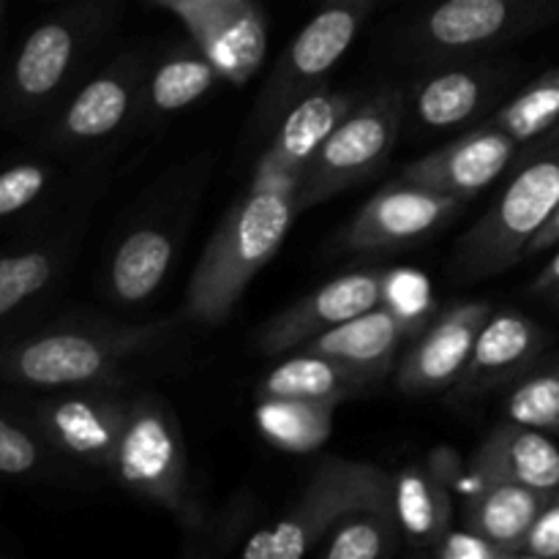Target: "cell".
<instances>
[{"label":"cell","mask_w":559,"mask_h":559,"mask_svg":"<svg viewBox=\"0 0 559 559\" xmlns=\"http://www.w3.org/2000/svg\"><path fill=\"white\" fill-rule=\"evenodd\" d=\"M295 186L251 183L207 240L186 287V317L224 325L246 287L276 257L298 216Z\"/></svg>","instance_id":"cell-1"},{"label":"cell","mask_w":559,"mask_h":559,"mask_svg":"<svg viewBox=\"0 0 559 559\" xmlns=\"http://www.w3.org/2000/svg\"><path fill=\"white\" fill-rule=\"evenodd\" d=\"M175 322L145 325H60L0 344V382L41 391L102 388L120 369L173 333Z\"/></svg>","instance_id":"cell-2"},{"label":"cell","mask_w":559,"mask_h":559,"mask_svg":"<svg viewBox=\"0 0 559 559\" xmlns=\"http://www.w3.org/2000/svg\"><path fill=\"white\" fill-rule=\"evenodd\" d=\"M559 205V136L530 142L522 169L500 200L462 235L453 265L464 278H491L527 254L530 240Z\"/></svg>","instance_id":"cell-3"},{"label":"cell","mask_w":559,"mask_h":559,"mask_svg":"<svg viewBox=\"0 0 559 559\" xmlns=\"http://www.w3.org/2000/svg\"><path fill=\"white\" fill-rule=\"evenodd\" d=\"M364 508H393V475L369 462L328 456L293 506L246 540V559H298L314 555L317 546L349 513Z\"/></svg>","instance_id":"cell-4"},{"label":"cell","mask_w":559,"mask_h":559,"mask_svg":"<svg viewBox=\"0 0 559 559\" xmlns=\"http://www.w3.org/2000/svg\"><path fill=\"white\" fill-rule=\"evenodd\" d=\"M126 491L178 519H189V456L178 415L153 393L131 399L112 467Z\"/></svg>","instance_id":"cell-5"},{"label":"cell","mask_w":559,"mask_h":559,"mask_svg":"<svg viewBox=\"0 0 559 559\" xmlns=\"http://www.w3.org/2000/svg\"><path fill=\"white\" fill-rule=\"evenodd\" d=\"M404 107L407 98L399 87H382L380 93L360 102L322 142L317 156L300 175L295 186L298 211H311L382 169L396 147Z\"/></svg>","instance_id":"cell-6"},{"label":"cell","mask_w":559,"mask_h":559,"mask_svg":"<svg viewBox=\"0 0 559 559\" xmlns=\"http://www.w3.org/2000/svg\"><path fill=\"white\" fill-rule=\"evenodd\" d=\"M374 5L369 0H325L293 38L267 76L254 112V131L276 129L284 115L309 93L325 85L333 66L344 58Z\"/></svg>","instance_id":"cell-7"},{"label":"cell","mask_w":559,"mask_h":559,"mask_svg":"<svg viewBox=\"0 0 559 559\" xmlns=\"http://www.w3.org/2000/svg\"><path fill=\"white\" fill-rule=\"evenodd\" d=\"M559 22V0H442L420 20L415 47L467 55Z\"/></svg>","instance_id":"cell-8"},{"label":"cell","mask_w":559,"mask_h":559,"mask_svg":"<svg viewBox=\"0 0 559 559\" xmlns=\"http://www.w3.org/2000/svg\"><path fill=\"white\" fill-rule=\"evenodd\" d=\"M388 271H353L322 284L314 293L295 300L257 331L254 347L262 355H282L300 349L311 338L344 325L353 317L374 309L385 298Z\"/></svg>","instance_id":"cell-9"},{"label":"cell","mask_w":559,"mask_h":559,"mask_svg":"<svg viewBox=\"0 0 559 559\" xmlns=\"http://www.w3.org/2000/svg\"><path fill=\"white\" fill-rule=\"evenodd\" d=\"M91 20V9H74L27 33L5 76V107L11 112L25 115L52 102L80 60Z\"/></svg>","instance_id":"cell-10"},{"label":"cell","mask_w":559,"mask_h":559,"mask_svg":"<svg viewBox=\"0 0 559 559\" xmlns=\"http://www.w3.org/2000/svg\"><path fill=\"white\" fill-rule=\"evenodd\" d=\"M491 317V306L467 300L431 317L396 366V385L409 396H429L453 388L467 366L480 328Z\"/></svg>","instance_id":"cell-11"},{"label":"cell","mask_w":559,"mask_h":559,"mask_svg":"<svg viewBox=\"0 0 559 559\" xmlns=\"http://www.w3.org/2000/svg\"><path fill=\"white\" fill-rule=\"evenodd\" d=\"M464 202L399 178L377 191L342 233V246L355 254L396 249L435 233Z\"/></svg>","instance_id":"cell-12"},{"label":"cell","mask_w":559,"mask_h":559,"mask_svg":"<svg viewBox=\"0 0 559 559\" xmlns=\"http://www.w3.org/2000/svg\"><path fill=\"white\" fill-rule=\"evenodd\" d=\"M129 402L98 388H76L63 396L38 402L33 409L36 429L55 451L93 464L112 467Z\"/></svg>","instance_id":"cell-13"},{"label":"cell","mask_w":559,"mask_h":559,"mask_svg":"<svg viewBox=\"0 0 559 559\" xmlns=\"http://www.w3.org/2000/svg\"><path fill=\"white\" fill-rule=\"evenodd\" d=\"M358 104V93L353 91H331L322 85L309 93L273 129L271 142L260 153L251 183L298 186L300 175L306 173L322 142Z\"/></svg>","instance_id":"cell-14"},{"label":"cell","mask_w":559,"mask_h":559,"mask_svg":"<svg viewBox=\"0 0 559 559\" xmlns=\"http://www.w3.org/2000/svg\"><path fill=\"white\" fill-rule=\"evenodd\" d=\"M183 22L191 44L218 69L224 82L246 85L267 49L265 14L254 0H202Z\"/></svg>","instance_id":"cell-15"},{"label":"cell","mask_w":559,"mask_h":559,"mask_svg":"<svg viewBox=\"0 0 559 559\" xmlns=\"http://www.w3.org/2000/svg\"><path fill=\"white\" fill-rule=\"evenodd\" d=\"M516 151L519 142L513 136L480 123L478 129L459 136L451 145L407 164L399 178L426 186V189L453 197L459 202H467L506 173Z\"/></svg>","instance_id":"cell-16"},{"label":"cell","mask_w":559,"mask_h":559,"mask_svg":"<svg viewBox=\"0 0 559 559\" xmlns=\"http://www.w3.org/2000/svg\"><path fill=\"white\" fill-rule=\"evenodd\" d=\"M546 347H549V333L527 314L511 309L491 311L475 338V347L462 377L453 385V393L459 399L486 396L527 371Z\"/></svg>","instance_id":"cell-17"},{"label":"cell","mask_w":559,"mask_h":559,"mask_svg":"<svg viewBox=\"0 0 559 559\" xmlns=\"http://www.w3.org/2000/svg\"><path fill=\"white\" fill-rule=\"evenodd\" d=\"M142 69L134 60H120L82 85L66 104L55 140L60 145H93L112 136L140 109Z\"/></svg>","instance_id":"cell-18"},{"label":"cell","mask_w":559,"mask_h":559,"mask_svg":"<svg viewBox=\"0 0 559 559\" xmlns=\"http://www.w3.org/2000/svg\"><path fill=\"white\" fill-rule=\"evenodd\" d=\"M469 480H511L530 489L555 491L559 486V445L546 431L511 420L486 435L469 456Z\"/></svg>","instance_id":"cell-19"},{"label":"cell","mask_w":559,"mask_h":559,"mask_svg":"<svg viewBox=\"0 0 559 559\" xmlns=\"http://www.w3.org/2000/svg\"><path fill=\"white\" fill-rule=\"evenodd\" d=\"M420 328H424L420 322L409 320V317H404L393 306L380 304L374 309L364 311V314L353 317L344 325L311 338L300 349L331 355V358L342 360V364L353 366V369L366 371L374 380H382L391 371V366L396 364L402 344L413 338Z\"/></svg>","instance_id":"cell-20"},{"label":"cell","mask_w":559,"mask_h":559,"mask_svg":"<svg viewBox=\"0 0 559 559\" xmlns=\"http://www.w3.org/2000/svg\"><path fill=\"white\" fill-rule=\"evenodd\" d=\"M549 495L551 491L530 489L511 480H473L464 491L462 524L506 549L513 559H522L530 530Z\"/></svg>","instance_id":"cell-21"},{"label":"cell","mask_w":559,"mask_h":559,"mask_svg":"<svg viewBox=\"0 0 559 559\" xmlns=\"http://www.w3.org/2000/svg\"><path fill=\"white\" fill-rule=\"evenodd\" d=\"M393 511L402 538L415 549H435L453 527L451 480L440 464H404L393 475Z\"/></svg>","instance_id":"cell-22"},{"label":"cell","mask_w":559,"mask_h":559,"mask_svg":"<svg viewBox=\"0 0 559 559\" xmlns=\"http://www.w3.org/2000/svg\"><path fill=\"white\" fill-rule=\"evenodd\" d=\"M377 382L366 371L353 369L331 355L300 349L293 358L273 366L257 385V396L278 399H309V402L342 404L358 393L369 391Z\"/></svg>","instance_id":"cell-23"},{"label":"cell","mask_w":559,"mask_h":559,"mask_svg":"<svg viewBox=\"0 0 559 559\" xmlns=\"http://www.w3.org/2000/svg\"><path fill=\"white\" fill-rule=\"evenodd\" d=\"M175 257V240L162 227H140L120 240L109 262V293L120 304H142L167 278Z\"/></svg>","instance_id":"cell-24"},{"label":"cell","mask_w":559,"mask_h":559,"mask_svg":"<svg viewBox=\"0 0 559 559\" xmlns=\"http://www.w3.org/2000/svg\"><path fill=\"white\" fill-rule=\"evenodd\" d=\"M491 69H451L429 76L415 93V115L429 129H453L467 123L486 107L500 85Z\"/></svg>","instance_id":"cell-25"},{"label":"cell","mask_w":559,"mask_h":559,"mask_svg":"<svg viewBox=\"0 0 559 559\" xmlns=\"http://www.w3.org/2000/svg\"><path fill=\"white\" fill-rule=\"evenodd\" d=\"M218 80H222L218 69L194 44L175 49L142 82L140 109L151 115L180 112L207 96Z\"/></svg>","instance_id":"cell-26"},{"label":"cell","mask_w":559,"mask_h":559,"mask_svg":"<svg viewBox=\"0 0 559 559\" xmlns=\"http://www.w3.org/2000/svg\"><path fill=\"white\" fill-rule=\"evenodd\" d=\"M338 404L309 402V399L260 396L257 402V429L273 448L287 453L320 451L333 429V413Z\"/></svg>","instance_id":"cell-27"},{"label":"cell","mask_w":559,"mask_h":559,"mask_svg":"<svg viewBox=\"0 0 559 559\" xmlns=\"http://www.w3.org/2000/svg\"><path fill=\"white\" fill-rule=\"evenodd\" d=\"M66 257V246L60 243L0 254V328L52 287Z\"/></svg>","instance_id":"cell-28"},{"label":"cell","mask_w":559,"mask_h":559,"mask_svg":"<svg viewBox=\"0 0 559 559\" xmlns=\"http://www.w3.org/2000/svg\"><path fill=\"white\" fill-rule=\"evenodd\" d=\"M402 540L393 508H364L342 519L314 555L322 559H382L396 555Z\"/></svg>","instance_id":"cell-29"},{"label":"cell","mask_w":559,"mask_h":559,"mask_svg":"<svg viewBox=\"0 0 559 559\" xmlns=\"http://www.w3.org/2000/svg\"><path fill=\"white\" fill-rule=\"evenodd\" d=\"M559 123V69H549L538 80L530 82L519 96L502 104L484 126L506 131L519 145L540 140Z\"/></svg>","instance_id":"cell-30"},{"label":"cell","mask_w":559,"mask_h":559,"mask_svg":"<svg viewBox=\"0 0 559 559\" xmlns=\"http://www.w3.org/2000/svg\"><path fill=\"white\" fill-rule=\"evenodd\" d=\"M508 418L540 431H559V366L530 374L506 402Z\"/></svg>","instance_id":"cell-31"},{"label":"cell","mask_w":559,"mask_h":559,"mask_svg":"<svg viewBox=\"0 0 559 559\" xmlns=\"http://www.w3.org/2000/svg\"><path fill=\"white\" fill-rule=\"evenodd\" d=\"M47 437L38 429H27L20 420L0 413V475L5 478H36L52 464Z\"/></svg>","instance_id":"cell-32"},{"label":"cell","mask_w":559,"mask_h":559,"mask_svg":"<svg viewBox=\"0 0 559 559\" xmlns=\"http://www.w3.org/2000/svg\"><path fill=\"white\" fill-rule=\"evenodd\" d=\"M52 169L38 162L11 164L0 173V222L31 207L47 191Z\"/></svg>","instance_id":"cell-33"},{"label":"cell","mask_w":559,"mask_h":559,"mask_svg":"<svg viewBox=\"0 0 559 559\" xmlns=\"http://www.w3.org/2000/svg\"><path fill=\"white\" fill-rule=\"evenodd\" d=\"M382 304L393 306V309L402 311L409 320L420 322V325H426L435 317V311H431V287L424 273L418 271H388Z\"/></svg>","instance_id":"cell-34"},{"label":"cell","mask_w":559,"mask_h":559,"mask_svg":"<svg viewBox=\"0 0 559 559\" xmlns=\"http://www.w3.org/2000/svg\"><path fill=\"white\" fill-rule=\"evenodd\" d=\"M431 551L440 559H513L506 549L495 546L475 530L464 527V524L448 530Z\"/></svg>","instance_id":"cell-35"},{"label":"cell","mask_w":559,"mask_h":559,"mask_svg":"<svg viewBox=\"0 0 559 559\" xmlns=\"http://www.w3.org/2000/svg\"><path fill=\"white\" fill-rule=\"evenodd\" d=\"M522 557L530 559H559V486L549 495L544 511L535 519L527 535Z\"/></svg>","instance_id":"cell-36"},{"label":"cell","mask_w":559,"mask_h":559,"mask_svg":"<svg viewBox=\"0 0 559 559\" xmlns=\"http://www.w3.org/2000/svg\"><path fill=\"white\" fill-rule=\"evenodd\" d=\"M555 246H559V205H557V211L549 216V222H546L544 227H540L538 233H535V238L530 240L527 254H524V257L544 254V251L555 249Z\"/></svg>","instance_id":"cell-37"},{"label":"cell","mask_w":559,"mask_h":559,"mask_svg":"<svg viewBox=\"0 0 559 559\" xmlns=\"http://www.w3.org/2000/svg\"><path fill=\"white\" fill-rule=\"evenodd\" d=\"M530 289H533L535 295H551V298H557L559 295V251L551 257L549 262H546V267L538 273V276H535L533 287Z\"/></svg>","instance_id":"cell-38"},{"label":"cell","mask_w":559,"mask_h":559,"mask_svg":"<svg viewBox=\"0 0 559 559\" xmlns=\"http://www.w3.org/2000/svg\"><path fill=\"white\" fill-rule=\"evenodd\" d=\"M153 3H158L162 9H167V11H173L178 20H186V16H189L191 11L202 3V0H153Z\"/></svg>","instance_id":"cell-39"},{"label":"cell","mask_w":559,"mask_h":559,"mask_svg":"<svg viewBox=\"0 0 559 559\" xmlns=\"http://www.w3.org/2000/svg\"><path fill=\"white\" fill-rule=\"evenodd\" d=\"M546 136H559V123H557V126H555V129H551V131H549V134H546Z\"/></svg>","instance_id":"cell-40"},{"label":"cell","mask_w":559,"mask_h":559,"mask_svg":"<svg viewBox=\"0 0 559 559\" xmlns=\"http://www.w3.org/2000/svg\"><path fill=\"white\" fill-rule=\"evenodd\" d=\"M3 9H5V0H0V22H3Z\"/></svg>","instance_id":"cell-41"},{"label":"cell","mask_w":559,"mask_h":559,"mask_svg":"<svg viewBox=\"0 0 559 559\" xmlns=\"http://www.w3.org/2000/svg\"><path fill=\"white\" fill-rule=\"evenodd\" d=\"M369 3H371V5H377V3H382V0H369Z\"/></svg>","instance_id":"cell-42"},{"label":"cell","mask_w":559,"mask_h":559,"mask_svg":"<svg viewBox=\"0 0 559 559\" xmlns=\"http://www.w3.org/2000/svg\"><path fill=\"white\" fill-rule=\"evenodd\" d=\"M555 300H557V306H559V295H557V298H555Z\"/></svg>","instance_id":"cell-43"}]
</instances>
